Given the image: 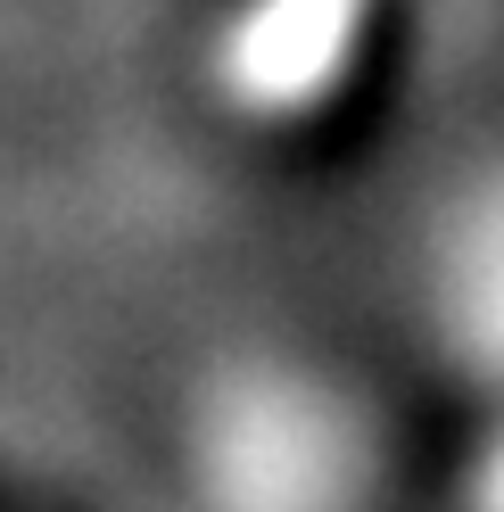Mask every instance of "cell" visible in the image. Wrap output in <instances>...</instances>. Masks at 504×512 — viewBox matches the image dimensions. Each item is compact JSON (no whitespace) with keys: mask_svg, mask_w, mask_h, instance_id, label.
<instances>
[{"mask_svg":"<svg viewBox=\"0 0 504 512\" xmlns=\"http://www.w3.org/2000/svg\"><path fill=\"white\" fill-rule=\"evenodd\" d=\"M488 512H504V463H496V479H488Z\"/></svg>","mask_w":504,"mask_h":512,"instance_id":"7a4b0ae2","label":"cell"},{"mask_svg":"<svg viewBox=\"0 0 504 512\" xmlns=\"http://www.w3.org/2000/svg\"><path fill=\"white\" fill-rule=\"evenodd\" d=\"M372 9L381 0H248L215 42V91L257 124L323 108L356 67Z\"/></svg>","mask_w":504,"mask_h":512,"instance_id":"6da1fadb","label":"cell"}]
</instances>
